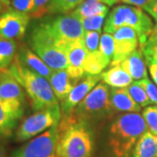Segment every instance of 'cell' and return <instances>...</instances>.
Segmentation results:
<instances>
[{
	"instance_id": "obj_1",
	"label": "cell",
	"mask_w": 157,
	"mask_h": 157,
	"mask_svg": "<svg viewBox=\"0 0 157 157\" xmlns=\"http://www.w3.org/2000/svg\"><path fill=\"white\" fill-rule=\"evenodd\" d=\"M148 131L138 113H126L113 120L107 129L103 146L104 157H130L135 144Z\"/></svg>"
},
{
	"instance_id": "obj_2",
	"label": "cell",
	"mask_w": 157,
	"mask_h": 157,
	"mask_svg": "<svg viewBox=\"0 0 157 157\" xmlns=\"http://www.w3.org/2000/svg\"><path fill=\"white\" fill-rule=\"evenodd\" d=\"M58 157H92L94 138L87 124L70 116H63L59 123Z\"/></svg>"
},
{
	"instance_id": "obj_3",
	"label": "cell",
	"mask_w": 157,
	"mask_h": 157,
	"mask_svg": "<svg viewBox=\"0 0 157 157\" xmlns=\"http://www.w3.org/2000/svg\"><path fill=\"white\" fill-rule=\"evenodd\" d=\"M8 70L26 92L34 111L37 112L59 105L50 82L39 73L26 67L17 57Z\"/></svg>"
},
{
	"instance_id": "obj_4",
	"label": "cell",
	"mask_w": 157,
	"mask_h": 157,
	"mask_svg": "<svg viewBox=\"0 0 157 157\" xmlns=\"http://www.w3.org/2000/svg\"><path fill=\"white\" fill-rule=\"evenodd\" d=\"M122 27L134 29L138 34L140 45H143L154 31L150 17L140 7L132 6H115L110 11L104 25V33L113 34Z\"/></svg>"
},
{
	"instance_id": "obj_5",
	"label": "cell",
	"mask_w": 157,
	"mask_h": 157,
	"mask_svg": "<svg viewBox=\"0 0 157 157\" xmlns=\"http://www.w3.org/2000/svg\"><path fill=\"white\" fill-rule=\"evenodd\" d=\"M109 90L105 83L96 85L68 116L87 125L107 117L113 111L109 101Z\"/></svg>"
},
{
	"instance_id": "obj_6",
	"label": "cell",
	"mask_w": 157,
	"mask_h": 157,
	"mask_svg": "<svg viewBox=\"0 0 157 157\" xmlns=\"http://www.w3.org/2000/svg\"><path fill=\"white\" fill-rule=\"evenodd\" d=\"M29 44L31 49L51 69H67L68 59L66 52L58 46L41 22L33 29L30 35Z\"/></svg>"
},
{
	"instance_id": "obj_7",
	"label": "cell",
	"mask_w": 157,
	"mask_h": 157,
	"mask_svg": "<svg viewBox=\"0 0 157 157\" xmlns=\"http://www.w3.org/2000/svg\"><path fill=\"white\" fill-rule=\"evenodd\" d=\"M61 116V109L59 105L35 112L18 126L15 133V140L17 142L31 140L59 123Z\"/></svg>"
},
{
	"instance_id": "obj_8",
	"label": "cell",
	"mask_w": 157,
	"mask_h": 157,
	"mask_svg": "<svg viewBox=\"0 0 157 157\" xmlns=\"http://www.w3.org/2000/svg\"><path fill=\"white\" fill-rule=\"evenodd\" d=\"M41 23L62 50L65 51L68 45L84 38L85 31L82 24L70 14L59 15L52 19H46Z\"/></svg>"
},
{
	"instance_id": "obj_9",
	"label": "cell",
	"mask_w": 157,
	"mask_h": 157,
	"mask_svg": "<svg viewBox=\"0 0 157 157\" xmlns=\"http://www.w3.org/2000/svg\"><path fill=\"white\" fill-rule=\"evenodd\" d=\"M59 138V129L57 124L14 150L10 157H58Z\"/></svg>"
},
{
	"instance_id": "obj_10",
	"label": "cell",
	"mask_w": 157,
	"mask_h": 157,
	"mask_svg": "<svg viewBox=\"0 0 157 157\" xmlns=\"http://www.w3.org/2000/svg\"><path fill=\"white\" fill-rule=\"evenodd\" d=\"M31 16L9 8L0 15V39L17 40L25 34Z\"/></svg>"
},
{
	"instance_id": "obj_11",
	"label": "cell",
	"mask_w": 157,
	"mask_h": 157,
	"mask_svg": "<svg viewBox=\"0 0 157 157\" xmlns=\"http://www.w3.org/2000/svg\"><path fill=\"white\" fill-rule=\"evenodd\" d=\"M112 35L114 39V53L110 66H115L137 50L140 41L137 33L130 27L119 29Z\"/></svg>"
},
{
	"instance_id": "obj_12",
	"label": "cell",
	"mask_w": 157,
	"mask_h": 157,
	"mask_svg": "<svg viewBox=\"0 0 157 157\" xmlns=\"http://www.w3.org/2000/svg\"><path fill=\"white\" fill-rule=\"evenodd\" d=\"M100 75L86 74V77L76 84L68 96L61 101V113L63 116H68L73 112L81 101L94 88L96 84L101 80Z\"/></svg>"
},
{
	"instance_id": "obj_13",
	"label": "cell",
	"mask_w": 157,
	"mask_h": 157,
	"mask_svg": "<svg viewBox=\"0 0 157 157\" xmlns=\"http://www.w3.org/2000/svg\"><path fill=\"white\" fill-rule=\"evenodd\" d=\"M0 100L20 108L25 107V95L22 86L9 70L0 75Z\"/></svg>"
},
{
	"instance_id": "obj_14",
	"label": "cell",
	"mask_w": 157,
	"mask_h": 157,
	"mask_svg": "<svg viewBox=\"0 0 157 157\" xmlns=\"http://www.w3.org/2000/svg\"><path fill=\"white\" fill-rule=\"evenodd\" d=\"M65 51L68 59L67 71L73 79L78 81L80 78H84V74H86L83 65L87 55V52L85 46L84 39L71 43L67 46Z\"/></svg>"
},
{
	"instance_id": "obj_15",
	"label": "cell",
	"mask_w": 157,
	"mask_h": 157,
	"mask_svg": "<svg viewBox=\"0 0 157 157\" xmlns=\"http://www.w3.org/2000/svg\"><path fill=\"white\" fill-rule=\"evenodd\" d=\"M23 113L24 108L15 107L0 100V139L12 135Z\"/></svg>"
},
{
	"instance_id": "obj_16",
	"label": "cell",
	"mask_w": 157,
	"mask_h": 157,
	"mask_svg": "<svg viewBox=\"0 0 157 157\" xmlns=\"http://www.w3.org/2000/svg\"><path fill=\"white\" fill-rule=\"evenodd\" d=\"M109 101L113 111L126 113H138L139 106L130 95L127 87H112L109 90Z\"/></svg>"
},
{
	"instance_id": "obj_17",
	"label": "cell",
	"mask_w": 157,
	"mask_h": 157,
	"mask_svg": "<svg viewBox=\"0 0 157 157\" xmlns=\"http://www.w3.org/2000/svg\"><path fill=\"white\" fill-rule=\"evenodd\" d=\"M49 82L55 97L59 101H63L71 93L78 81L73 79L68 74L67 69H62L53 70Z\"/></svg>"
},
{
	"instance_id": "obj_18",
	"label": "cell",
	"mask_w": 157,
	"mask_h": 157,
	"mask_svg": "<svg viewBox=\"0 0 157 157\" xmlns=\"http://www.w3.org/2000/svg\"><path fill=\"white\" fill-rule=\"evenodd\" d=\"M16 57L26 67L39 73L49 81L53 70L51 69L32 49L26 46H22Z\"/></svg>"
},
{
	"instance_id": "obj_19",
	"label": "cell",
	"mask_w": 157,
	"mask_h": 157,
	"mask_svg": "<svg viewBox=\"0 0 157 157\" xmlns=\"http://www.w3.org/2000/svg\"><path fill=\"white\" fill-rule=\"evenodd\" d=\"M146 60L141 50H136L127 57L120 65L132 78L140 80L147 78Z\"/></svg>"
},
{
	"instance_id": "obj_20",
	"label": "cell",
	"mask_w": 157,
	"mask_h": 157,
	"mask_svg": "<svg viewBox=\"0 0 157 157\" xmlns=\"http://www.w3.org/2000/svg\"><path fill=\"white\" fill-rule=\"evenodd\" d=\"M103 83L112 87H128L133 83V78L124 70L121 65L110 66V68L101 73Z\"/></svg>"
},
{
	"instance_id": "obj_21",
	"label": "cell",
	"mask_w": 157,
	"mask_h": 157,
	"mask_svg": "<svg viewBox=\"0 0 157 157\" xmlns=\"http://www.w3.org/2000/svg\"><path fill=\"white\" fill-rule=\"evenodd\" d=\"M108 11V6L99 0H84L76 9L70 12V15L80 21L86 17L100 14H107Z\"/></svg>"
},
{
	"instance_id": "obj_22",
	"label": "cell",
	"mask_w": 157,
	"mask_h": 157,
	"mask_svg": "<svg viewBox=\"0 0 157 157\" xmlns=\"http://www.w3.org/2000/svg\"><path fill=\"white\" fill-rule=\"evenodd\" d=\"M157 136L147 131L135 144L130 157H156Z\"/></svg>"
},
{
	"instance_id": "obj_23",
	"label": "cell",
	"mask_w": 157,
	"mask_h": 157,
	"mask_svg": "<svg viewBox=\"0 0 157 157\" xmlns=\"http://www.w3.org/2000/svg\"><path fill=\"white\" fill-rule=\"evenodd\" d=\"M108 65H110V62L98 50L87 53L83 65V69L86 74L100 75Z\"/></svg>"
},
{
	"instance_id": "obj_24",
	"label": "cell",
	"mask_w": 157,
	"mask_h": 157,
	"mask_svg": "<svg viewBox=\"0 0 157 157\" xmlns=\"http://www.w3.org/2000/svg\"><path fill=\"white\" fill-rule=\"evenodd\" d=\"M17 43L15 40L0 39V70H8L16 57Z\"/></svg>"
},
{
	"instance_id": "obj_25",
	"label": "cell",
	"mask_w": 157,
	"mask_h": 157,
	"mask_svg": "<svg viewBox=\"0 0 157 157\" xmlns=\"http://www.w3.org/2000/svg\"><path fill=\"white\" fill-rule=\"evenodd\" d=\"M84 0H52L46 10V14L69 13L76 9Z\"/></svg>"
},
{
	"instance_id": "obj_26",
	"label": "cell",
	"mask_w": 157,
	"mask_h": 157,
	"mask_svg": "<svg viewBox=\"0 0 157 157\" xmlns=\"http://www.w3.org/2000/svg\"><path fill=\"white\" fill-rule=\"evenodd\" d=\"M127 88L128 90L130 95L134 99V101L141 107H147L152 104L144 88L137 81L129 85Z\"/></svg>"
},
{
	"instance_id": "obj_27",
	"label": "cell",
	"mask_w": 157,
	"mask_h": 157,
	"mask_svg": "<svg viewBox=\"0 0 157 157\" xmlns=\"http://www.w3.org/2000/svg\"><path fill=\"white\" fill-rule=\"evenodd\" d=\"M107 14H100L89 17H86L80 20L85 32H100L101 33L102 27L106 22Z\"/></svg>"
},
{
	"instance_id": "obj_28",
	"label": "cell",
	"mask_w": 157,
	"mask_h": 157,
	"mask_svg": "<svg viewBox=\"0 0 157 157\" xmlns=\"http://www.w3.org/2000/svg\"><path fill=\"white\" fill-rule=\"evenodd\" d=\"M99 51L111 63L114 53V39L112 34L104 33L101 35Z\"/></svg>"
},
{
	"instance_id": "obj_29",
	"label": "cell",
	"mask_w": 157,
	"mask_h": 157,
	"mask_svg": "<svg viewBox=\"0 0 157 157\" xmlns=\"http://www.w3.org/2000/svg\"><path fill=\"white\" fill-rule=\"evenodd\" d=\"M148 131L157 136V106H148L142 111Z\"/></svg>"
},
{
	"instance_id": "obj_30",
	"label": "cell",
	"mask_w": 157,
	"mask_h": 157,
	"mask_svg": "<svg viewBox=\"0 0 157 157\" xmlns=\"http://www.w3.org/2000/svg\"><path fill=\"white\" fill-rule=\"evenodd\" d=\"M84 44L87 53H91L98 51L101 42L100 32H85Z\"/></svg>"
},
{
	"instance_id": "obj_31",
	"label": "cell",
	"mask_w": 157,
	"mask_h": 157,
	"mask_svg": "<svg viewBox=\"0 0 157 157\" xmlns=\"http://www.w3.org/2000/svg\"><path fill=\"white\" fill-rule=\"evenodd\" d=\"M139 84L144 88L146 94L148 96L149 100L152 104H155L157 106V86L156 85L154 84L148 78H143L137 81Z\"/></svg>"
},
{
	"instance_id": "obj_32",
	"label": "cell",
	"mask_w": 157,
	"mask_h": 157,
	"mask_svg": "<svg viewBox=\"0 0 157 157\" xmlns=\"http://www.w3.org/2000/svg\"><path fill=\"white\" fill-rule=\"evenodd\" d=\"M36 0H11V8L30 15L33 9Z\"/></svg>"
},
{
	"instance_id": "obj_33",
	"label": "cell",
	"mask_w": 157,
	"mask_h": 157,
	"mask_svg": "<svg viewBox=\"0 0 157 157\" xmlns=\"http://www.w3.org/2000/svg\"><path fill=\"white\" fill-rule=\"evenodd\" d=\"M51 2H52V0H36L33 9L30 13L31 17L40 18L43 17L45 14H46L47 7Z\"/></svg>"
},
{
	"instance_id": "obj_34",
	"label": "cell",
	"mask_w": 157,
	"mask_h": 157,
	"mask_svg": "<svg viewBox=\"0 0 157 157\" xmlns=\"http://www.w3.org/2000/svg\"><path fill=\"white\" fill-rule=\"evenodd\" d=\"M144 58H145L147 65L148 67V69H149L150 75H151L155 84L157 86V63L154 60V59L152 57L144 56Z\"/></svg>"
},
{
	"instance_id": "obj_35",
	"label": "cell",
	"mask_w": 157,
	"mask_h": 157,
	"mask_svg": "<svg viewBox=\"0 0 157 157\" xmlns=\"http://www.w3.org/2000/svg\"><path fill=\"white\" fill-rule=\"evenodd\" d=\"M143 10L151 16L157 23V0H151Z\"/></svg>"
},
{
	"instance_id": "obj_36",
	"label": "cell",
	"mask_w": 157,
	"mask_h": 157,
	"mask_svg": "<svg viewBox=\"0 0 157 157\" xmlns=\"http://www.w3.org/2000/svg\"><path fill=\"white\" fill-rule=\"evenodd\" d=\"M119 1L122 2L124 4H127L128 6H136L143 9L151 0H119Z\"/></svg>"
},
{
	"instance_id": "obj_37",
	"label": "cell",
	"mask_w": 157,
	"mask_h": 157,
	"mask_svg": "<svg viewBox=\"0 0 157 157\" xmlns=\"http://www.w3.org/2000/svg\"><path fill=\"white\" fill-rule=\"evenodd\" d=\"M99 1L107 6H113L119 2V0H99Z\"/></svg>"
},
{
	"instance_id": "obj_38",
	"label": "cell",
	"mask_w": 157,
	"mask_h": 157,
	"mask_svg": "<svg viewBox=\"0 0 157 157\" xmlns=\"http://www.w3.org/2000/svg\"><path fill=\"white\" fill-rule=\"evenodd\" d=\"M0 157H6V147L1 142H0Z\"/></svg>"
},
{
	"instance_id": "obj_39",
	"label": "cell",
	"mask_w": 157,
	"mask_h": 157,
	"mask_svg": "<svg viewBox=\"0 0 157 157\" xmlns=\"http://www.w3.org/2000/svg\"><path fill=\"white\" fill-rule=\"evenodd\" d=\"M142 53H143V52H142ZM143 55H144V56L152 57V58L154 59V60L157 63V53H155V52H150V53H149V52H145V53H143Z\"/></svg>"
},
{
	"instance_id": "obj_40",
	"label": "cell",
	"mask_w": 157,
	"mask_h": 157,
	"mask_svg": "<svg viewBox=\"0 0 157 157\" xmlns=\"http://www.w3.org/2000/svg\"><path fill=\"white\" fill-rule=\"evenodd\" d=\"M0 3L5 6H9L11 5V0H0Z\"/></svg>"
},
{
	"instance_id": "obj_41",
	"label": "cell",
	"mask_w": 157,
	"mask_h": 157,
	"mask_svg": "<svg viewBox=\"0 0 157 157\" xmlns=\"http://www.w3.org/2000/svg\"><path fill=\"white\" fill-rule=\"evenodd\" d=\"M153 33H157V24L154 26V31H153Z\"/></svg>"
},
{
	"instance_id": "obj_42",
	"label": "cell",
	"mask_w": 157,
	"mask_h": 157,
	"mask_svg": "<svg viewBox=\"0 0 157 157\" xmlns=\"http://www.w3.org/2000/svg\"><path fill=\"white\" fill-rule=\"evenodd\" d=\"M2 8H3V5H2V4L0 3V11H2Z\"/></svg>"
},
{
	"instance_id": "obj_43",
	"label": "cell",
	"mask_w": 157,
	"mask_h": 157,
	"mask_svg": "<svg viewBox=\"0 0 157 157\" xmlns=\"http://www.w3.org/2000/svg\"><path fill=\"white\" fill-rule=\"evenodd\" d=\"M6 71H7V70H6ZM3 72H5V71H1V70H0V75L2 74V73H3Z\"/></svg>"
},
{
	"instance_id": "obj_44",
	"label": "cell",
	"mask_w": 157,
	"mask_h": 157,
	"mask_svg": "<svg viewBox=\"0 0 157 157\" xmlns=\"http://www.w3.org/2000/svg\"><path fill=\"white\" fill-rule=\"evenodd\" d=\"M156 157H157V155H156Z\"/></svg>"
}]
</instances>
